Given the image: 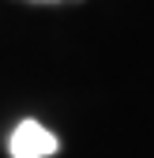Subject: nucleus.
Returning a JSON list of instances; mask_svg holds the SVG:
<instances>
[{
  "label": "nucleus",
  "instance_id": "f03ea898",
  "mask_svg": "<svg viewBox=\"0 0 154 158\" xmlns=\"http://www.w3.org/2000/svg\"><path fill=\"white\" fill-rule=\"evenodd\" d=\"M26 4H42V8H49V4H79V0H26Z\"/></svg>",
  "mask_w": 154,
  "mask_h": 158
},
{
  "label": "nucleus",
  "instance_id": "f257e3e1",
  "mask_svg": "<svg viewBox=\"0 0 154 158\" xmlns=\"http://www.w3.org/2000/svg\"><path fill=\"white\" fill-rule=\"evenodd\" d=\"M11 158H49L56 154L60 139H56L53 132H45L38 121H23L15 132H11Z\"/></svg>",
  "mask_w": 154,
  "mask_h": 158
}]
</instances>
